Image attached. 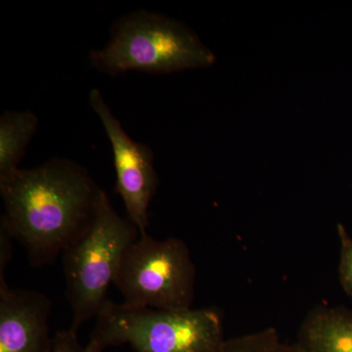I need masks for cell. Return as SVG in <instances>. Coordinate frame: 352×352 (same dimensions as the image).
<instances>
[{"mask_svg":"<svg viewBox=\"0 0 352 352\" xmlns=\"http://www.w3.org/2000/svg\"><path fill=\"white\" fill-rule=\"evenodd\" d=\"M4 205L0 228L27 251L34 267L56 261L94 221L107 195L88 171L53 159L18 170L0 182Z\"/></svg>","mask_w":352,"mask_h":352,"instance_id":"6da1fadb","label":"cell"},{"mask_svg":"<svg viewBox=\"0 0 352 352\" xmlns=\"http://www.w3.org/2000/svg\"><path fill=\"white\" fill-rule=\"evenodd\" d=\"M226 340L217 308L163 310L108 300L87 346L94 352L126 344L135 352H219Z\"/></svg>","mask_w":352,"mask_h":352,"instance_id":"7a4b0ae2","label":"cell"},{"mask_svg":"<svg viewBox=\"0 0 352 352\" xmlns=\"http://www.w3.org/2000/svg\"><path fill=\"white\" fill-rule=\"evenodd\" d=\"M89 59L94 68L116 76L129 71L170 74L206 68L214 63L215 56L179 21L139 10L116 22L107 45L92 50Z\"/></svg>","mask_w":352,"mask_h":352,"instance_id":"3957f363","label":"cell"},{"mask_svg":"<svg viewBox=\"0 0 352 352\" xmlns=\"http://www.w3.org/2000/svg\"><path fill=\"white\" fill-rule=\"evenodd\" d=\"M139 231L113 208L108 195L90 226L62 254L66 296L73 320L72 330L96 318L108 298L127 249Z\"/></svg>","mask_w":352,"mask_h":352,"instance_id":"277c9868","label":"cell"},{"mask_svg":"<svg viewBox=\"0 0 352 352\" xmlns=\"http://www.w3.org/2000/svg\"><path fill=\"white\" fill-rule=\"evenodd\" d=\"M196 267L186 243L139 235L127 249L113 285L131 307L163 310L192 308Z\"/></svg>","mask_w":352,"mask_h":352,"instance_id":"5b68a950","label":"cell"},{"mask_svg":"<svg viewBox=\"0 0 352 352\" xmlns=\"http://www.w3.org/2000/svg\"><path fill=\"white\" fill-rule=\"evenodd\" d=\"M89 103L100 119L112 146L115 192L124 201L127 219L140 235H144L149 226L150 203L159 185L154 153L149 146L136 142L126 133L99 89L91 90Z\"/></svg>","mask_w":352,"mask_h":352,"instance_id":"8992f818","label":"cell"},{"mask_svg":"<svg viewBox=\"0 0 352 352\" xmlns=\"http://www.w3.org/2000/svg\"><path fill=\"white\" fill-rule=\"evenodd\" d=\"M52 302L41 292L12 289L0 280V352H52Z\"/></svg>","mask_w":352,"mask_h":352,"instance_id":"52a82bcc","label":"cell"},{"mask_svg":"<svg viewBox=\"0 0 352 352\" xmlns=\"http://www.w3.org/2000/svg\"><path fill=\"white\" fill-rule=\"evenodd\" d=\"M296 344L305 352H352V310L317 305L302 321Z\"/></svg>","mask_w":352,"mask_h":352,"instance_id":"ba28073f","label":"cell"},{"mask_svg":"<svg viewBox=\"0 0 352 352\" xmlns=\"http://www.w3.org/2000/svg\"><path fill=\"white\" fill-rule=\"evenodd\" d=\"M38 119L30 111H6L0 118V182L19 170L30 141L38 131Z\"/></svg>","mask_w":352,"mask_h":352,"instance_id":"9c48e42d","label":"cell"},{"mask_svg":"<svg viewBox=\"0 0 352 352\" xmlns=\"http://www.w3.org/2000/svg\"><path fill=\"white\" fill-rule=\"evenodd\" d=\"M219 352H305L298 344H287L273 328L226 340Z\"/></svg>","mask_w":352,"mask_h":352,"instance_id":"30bf717a","label":"cell"},{"mask_svg":"<svg viewBox=\"0 0 352 352\" xmlns=\"http://www.w3.org/2000/svg\"><path fill=\"white\" fill-rule=\"evenodd\" d=\"M337 232L340 241V282L352 300V238L342 224L338 226Z\"/></svg>","mask_w":352,"mask_h":352,"instance_id":"8fae6325","label":"cell"},{"mask_svg":"<svg viewBox=\"0 0 352 352\" xmlns=\"http://www.w3.org/2000/svg\"><path fill=\"white\" fill-rule=\"evenodd\" d=\"M52 352H94L87 346H82L78 340V332L72 330L59 331L54 336Z\"/></svg>","mask_w":352,"mask_h":352,"instance_id":"7c38bea8","label":"cell"},{"mask_svg":"<svg viewBox=\"0 0 352 352\" xmlns=\"http://www.w3.org/2000/svg\"><path fill=\"white\" fill-rule=\"evenodd\" d=\"M12 238L0 228V280H6V270L13 256Z\"/></svg>","mask_w":352,"mask_h":352,"instance_id":"4fadbf2b","label":"cell"}]
</instances>
